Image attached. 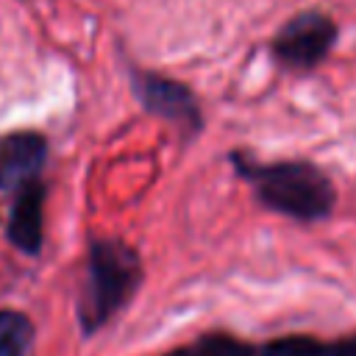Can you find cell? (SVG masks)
Returning a JSON list of instances; mask_svg holds the SVG:
<instances>
[{
    "instance_id": "6da1fadb",
    "label": "cell",
    "mask_w": 356,
    "mask_h": 356,
    "mask_svg": "<svg viewBox=\"0 0 356 356\" xmlns=\"http://www.w3.org/2000/svg\"><path fill=\"white\" fill-rule=\"evenodd\" d=\"M239 172L256 186L264 206L295 220H320L334 206L328 178L306 161L242 164Z\"/></svg>"
},
{
    "instance_id": "7a4b0ae2",
    "label": "cell",
    "mask_w": 356,
    "mask_h": 356,
    "mask_svg": "<svg viewBox=\"0 0 356 356\" xmlns=\"http://www.w3.org/2000/svg\"><path fill=\"white\" fill-rule=\"evenodd\" d=\"M136 281H139V259L134 250L114 242L95 245L86 298L81 306L86 328H95L103 320H108V314H114L128 300Z\"/></svg>"
},
{
    "instance_id": "3957f363",
    "label": "cell",
    "mask_w": 356,
    "mask_h": 356,
    "mask_svg": "<svg viewBox=\"0 0 356 356\" xmlns=\"http://www.w3.org/2000/svg\"><path fill=\"white\" fill-rule=\"evenodd\" d=\"M337 39V25L323 11H300L273 39L275 58L289 70L317 67Z\"/></svg>"
},
{
    "instance_id": "277c9868",
    "label": "cell",
    "mask_w": 356,
    "mask_h": 356,
    "mask_svg": "<svg viewBox=\"0 0 356 356\" xmlns=\"http://www.w3.org/2000/svg\"><path fill=\"white\" fill-rule=\"evenodd\" d=\"M134 89L147 111H153L175 125H184L186 131L200 128L197 100L184 83L156 75V72H134Z\"/></svg>"
},
{
    "instance_id": "5b68a950",
    "label": "cell",
    "mask_w": 356,
    "mask_h": 356,
    "mask_svg": "<svg viewBox=\"0 0 356 356\" xmlns=\"http://www.w3.org/2000/svg\"><path fill=\"white\" fill-rule=\"evenodd\" d=\"M44 161V139L36 134H17L0 145V186L17 189L36 178Z\"/></svg>"
},
{
    "instance_id": "8992f818",
    "label": "cell",
    "mask_w": 356,
    "mask_h": 356,
    "mask_svg": "<svg viewBox=\"0 0 356 356\" xmlns=\"http://www.w3.org/2000/svg\"><path fill=\"white\" fill-rule=\"evenodd\" d=\"M11 236L22 250H36L42 239V189L25 184L14 214H11Z\"/></svg>"
},
{
    "instance_id": "52a82bcc",
    "label": "cell",
    "mask_w": 356,
    "mask_h": 356,
    "mask_svg": "<svg viewBox=\"0 0 356 356\" xmlns=\"http://www.w3.org/2000/svg\"><path fill=\"white\" fill-rule=\"evenodd\" d=\"M33 328L17 312H0V356H28Z\"/></svg>"
},
{
    "instance_id": "ba28073f",
    "label": "cell",
    "mask_w": 356,
    "mask_h": 356,
    "mask_svg": "<svg viewBox=\"0 0 356 356\" xmlns=\"http://www.w3.org/2000/svg\"><path fill=\"white\" fill-rule=\"evenodd\" d=\"M261 356H328V345L309 339V337H284L273 339Z\"/></svg>"
},
{
    "instance_id": "9c48e42d",
    "label": "cell",
    "mask_w": 356,
    "mask_h": 356,
    "mask_svg": "<svg viewBox=\"0 0 356 356\" xmlns=\"http://www.w3.org/2000/svg\"><path fill=\"white\" fill-rule=\"evenodd\" d=\"M189 356H256V350L228 334H214V337H206L200 339Z\"/></svg>"
},
{
    "instance_id": "30bf717a",
    "label": "cell",
    "mask_w": 356,
    "mask_h": 356,
    "mask_svg": "<svg viewBox=\"0 0 356 356\" xmlns=\"http://www.w3.org/2000/svg\"><path fill=\"white\" fill-rule=\"evenodd\" d=\"M328 356H356V337L342 339L337 345H328Z\"/></svg>"
}]
</instances>
